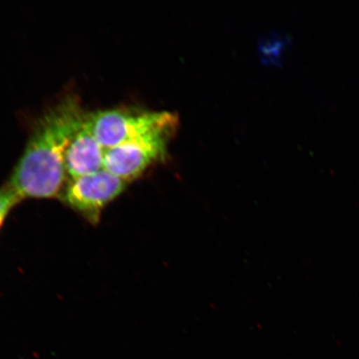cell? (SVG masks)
Wrapping results in <instances>:
<instances>
[{"instance_id": "obj_1", "label": "cell", "mask_w": 359, "mask_h": 359, "mask_svg": "<svg viewBox=\"0 0 359 359\" xmlns=\"http://www.w3.org/2000/svg\"><path fill=\"white\" fill-rule=\"evenodd\" d=\"M87 114L79 98L70 95L36 121L8 182L21 200L60 198L69 177L66 152Z\"/></svg>"}, {"instance_id": "obj_2", "label": "cell", "mask_w": 359, "mask_h": 359, "mask_svg": "<svg viewBox=\"0 0 359 359\" xmlns=\"http://www.w3.org/2000/svg\"><path fill=\"white\" fill-rule=\"evenodd\" d=\"M178 127L177 118L145 136L107 148L103 169L127 183L140 177L148 169L167 160L169 143Z\"/></svg>"}, {"instance_id": "obj_3", "label": "cell", "mask_w": 359, "mask_h": 359, "mask_svg": "<svg viewBox=\"0 0 359 359\" xmlns=\"http://www.w3.org/2000/svg\"><path fill=\"white\" fill-rule=\"evenodd\" d=\"M177 118V116L170 112L128 107L88 112L92 132L105 149L145 136Z\"/></svg>"}, {"instance_id": "obj_4", "label": "cell", "mask_w": 359, "mask_h": 359, "mask_svg": "<svg viewBox=\"0 0 359 359\" xmlns=\"http://www.w3.org/2000/svg\"><path fill=\"white\" fill-rule=\"evenodd\" d=\"M127 184L102 169L69 180L60 198L75 212L95 224L100 222L102 210L122 194Z\"/></svg>"}, {"instance_id": "obj_5", "label": "cell", "mask_w": 359, "mask_h": 359, "mask_svg": "<svg viewBox=\"0 0 359 359\" xmlns=\"http://www.w3.org/2000/svg\"><path fill=\"white\" fill-rule=\"evenodd\" d=\"M105 148L94 136L88 114L65 155V169L70 179L97 172L104 167Z\"/></svg>"}, {"instance_id": "obj_6", "label": "cell", "mask_w": 359, "mask_h": 359, "mask_svg": "<svg viewBox=\"0 0 359 359\" xmlns=\"http://www.w3.org/2000/svg\"><path fill=\"white\" fill-rule=\"evenodd\" d=\"M22 200L8 183L0 187V228L8 215Z\"/></svg>"}]
</instances>
